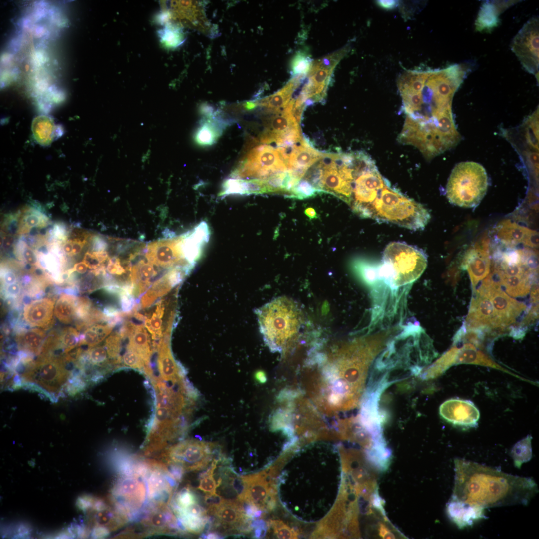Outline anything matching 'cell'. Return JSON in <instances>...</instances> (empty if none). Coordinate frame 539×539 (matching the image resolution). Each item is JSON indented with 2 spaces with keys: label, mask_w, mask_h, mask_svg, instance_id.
Returning a JSON list of instances; mask_svg holds the SVG:
<instances>
[{
  "label": "cell",
  "mask_w": 539,
  "mask_h": 539,
  "mask_svg": "<svg viewBox=\"0 0 539 539\" xmlns=\"http://www.w3.org/2000/svg\"><path fill=\"white\" fill-rule=\"evenodd\" d=\"M468 320L474 327L501 326L491 301L479 293L471 303Z\"/></svg>",
  "instance_id": "cell-21"
},
{
  "label": "cell",
  "mask_w": 539,
  "mask_h": 539,
  "mask_svg": "<svg viewBox=\"0 0 539 539\" xmlns=\"http://www.w3.org/2000/svg\"><path fill=\"white\" fill-rule=\"evenodd\" d=\"M212 443L188 440L179 443L162 454L166 464L177 465L185 472L198 471L207 467L213 456Z\"/></svg>",
  "instance_id": "cell-9"
},
{
  "label": "cell",
  "mask_w": 539,
  "mask_h": 539,
  "mask_svg": "<svg viewBox=\"0 0 539 539\" xmlns=\"http://www.w3.org/2000/svg\"><path fill=\"white\" fill-rule=\"evenodd\" d=\"M287 171L278 149L264 144L251 150L232 171L231 177L265 179L276 173Z\"/></svg>",
  "instance_id": "cell-7"
},
{
  "label": "cell",
  "mask_w": 539,
  "mask_h": 539,
  "mask_svg": "<svg viewBox=\"0 0 539 539\" xmlns=\"http://www.w3.org/2000/svg\"><path fill=\"white\" fill-rule=\"evenodd\" d=\"M20 290L21 287L17 283L7 285L6 287V292L10 296H15L18 295L20 293Z\"/></svg>",
  "instance_id": "cell-48"
},
{
  "label": "cell",
  "mask_w": 539,
  "mask_h": 539,
  "mask_svg": "<svg viewBox=\"0 0 539 539\" xmlns=\"http://www.w3.org/2000/svg\"><path fill=\"white\" fill-rule=\"evenodd\" d=\"M168 504L149 502L144 508L140 524L144 536L154 534L176 535L186 532Z\"/></svg>",
  "instance_id": "cell-12"
},
{
  "label": "cell",
  "mask_w": 539,
  "mask_h": 539,
  "mask_svg": "<svg viewBox=\"0 0 539 539\" xmlns=\"http://www.w3.org/2000/svg\"><path fill=\"white\" fill-rule=\"evenodd\" d=\"M32 128L35 139L42 145L49 144L62 134L61 127L56 124L53 119L46 115L35 118Z\"/></svg>",
  "instance_id": "cell-27"
},
{
  "label": "cell",
  "mask_w": 539,
  "mask_h": 539,
  "mask_svg": "<svg viewBox=\"0 0 539 539\" xmlns=\"http://www.w3.org/2000/svg\"><path fill=\"white\" fill-rule=\"evenodd\" d=\"M427 265L426 255L421 249L401 242L390 243L377 263L380 281L388 289L408 287L418 279Z\"/></svg>",
  "instance_id": "cell-4"
},
{
  "label": "cell",
  "mask_w": 539,
  "mask_h": 539,
  "mask_svg": "<svg viewBox=\"0 0 539 539\" xmlns=\"http://www.w3.org/2000/svg\"><path fill=\"white\" fill-rule=\"evenodd\" d=\"M293 455L278 477L282 505L295 518L318 522L330 511L337 496L332 452L305 448Z\"/></svg>",
  "instance_id": "cell-1"
},
{
  "label": "cell",
  "mask_w": 539,
  "mask_h": 539,
  "mask_svg": "<svg viewBox=\"0 0 539 539\" xmlns=\"http://www.w3.org/2000/svg\"><path fill=\"white\" fill-rule=\"evenodd\" d=\"M24 221L27 227L32 228L37 226L41 223V219L37 214H30L26 216Z\"/></svg>",
  "instance_id": "cell-46"
},
{
  "label": "cell",
  "mask_w": 539,
  "mask_h": 539,
  "mask_svg": "<svg viewBox=\"0 0 539 539\" xmlns=\"http://www.w3.org/2000/svg\"><path fill=\"white\" fill-rule=\"evenodd\" d=\"M462 363L483 365L496 368L499 367L484 355L477 351L470 344L465 345L461 349H454L453 364Z\"/></svg>",
  "instance_id": "cell-30"
},
{
  "label": "cell",
  "mask_w": 539,
  "mask_h": 539,
  "mask_svg": "<svg viewBox=\"0 0 539 539\" xmlns=\"http://www.w3.org/2000/svg\"><path fill=\"white\" fill-rule=\"evenodd\" d=\"M512 2H486L481 7L475 22L479 31H490L498 26V16Z\"/></svg>",
  "instance_id": "cell-26"
},
{
  "label": "cell",
  "mask_w": 539,
  "mask_h": 539,
  "mask_svg": "<svg viewBox=\"0 0 539 539\" xmlns=\"http://www.w3.org/2000/svg\"><path fill=\"white\" fill-rule=\"evenodd\" d=\"M80 339L79 332L73 327L65 329L60 337L61 343L66 348L67 351L74 348L80 342Z\"/></svg>",
  "instance_id": "cell-40"
},
{
  "label": "cell",
  "mask_w": 539,
  "mask_h": 539,
  "mask_svg": "<svg viewBox=\"0 0 539 539\" xmlns=\"http://www.w3.org/2000/svg\"><path fill=\"white\" fill-rule=\"evenodd\" d=\"M485 509L452 498L447 511L451 520L460 529L469 527L486 517Z\"/></svg>",
  "instance_id": "cell-19"
},
{
  "label": "cell",
  "mask_w": 539,
  "mask_h": 539,
  "mask_svg": "<svg viewBox=\"0 0 539 539\" xmlns=\"http://www.w3.org/2000/svg\"><path fill=\"white\" fill-rule=\"evenodd\" d=\"M78 313V306L75 298L71 295L62 294L54 305V314L59 321L64 324L71 323Z\"/></svg>",
  "instance_id": "cell-29"
},
{
  "label": "cell",
  "mask_w": 539,
  "mask_h": 539,
  "mask_svg": "<svg viewBox=\"0 0 539 539\" xmlns=\"http://www.w3.org/2000/svg\"><path fill=\"white\" fill-rule=\"evenodd\" d=\"M532 436L527 435L526 437L517 442L511 451V455L513 459L514 465L520 468L522 464L529 461L532 457L531 440Z\"/></svg>",
  "instance_id": "cell-33"
},
{
  "label": "cell",
  "mask_w": 539,
  "mask_h": 539,
  "mask_svg": "<svg viewBox=\"0 0 539 539\" xmlns=\"http://www.w3.org/2000/svg\"><path fill=\"white\" fill-rule=\"evenodd\" d=\"M37 230H36V228L35 227H32V229L30 231L29 234H30V235L34 236L37 233Z\"/></svg>",
  "instance_id": "cell-58"
},
{
  "label": "cell",
  "mask_w": 539,
  "mask_h": 539,
  "mask_svg": "<svg viewBox=\"0 0 539 539\" xmlns=\"http://www.w3.org/2000/svg\"><path fill=\"white\" fill-rule=\"evenodd\" d=\"M72 255L79 254L82 250L84 242L80 240L72 241Z\"/></svg>",
  "instance_id": "cell-53"
},
{
  "label": "cell",
  "mask_w": 539,
  "mask_h": 539,
  "mask_svg": "<svg viewBox=\"0 0 539 539\" xmlns=\"http://www.w3.org/2000/svg\"><path fill=\"white\" fill-rule=\"evenodd\" d=\"M305 76H295L275 94L257 101V105L264 108L266 113L280 112L291 100L293 93L300 85Z\"/></svg>",
  "instance_id": "cell-22"
},
{
  "label": "cell",
  "mask_w": 539,
  "mask_h": 539,
  "mask_svg": "<svg viewBox=\"0 0 539 539\" xmlns=\"http://www.w3.org/2000/svg\"><path fill=\"white\" fill-rule=\"evenodd\" d=\"M45 337L43 331L37 328H31L22 335V343L30 351L37 352L42 347Z\"/></svg>",
  "instance_id": "cell-35"
},
{
  "label": "cell",
  "mask_w": 539,
  "mask_h": 539,
  "mask_svg": "<svg viewBox=\"0 0 539 539\" xmlns=\"http://www.w3.org/2000/svg\"><path fill=\"white\" fill-rule=\"evenodd\" d=\"M3 280L7 285L16 282L17 278L15 274L12 271H8L5 273Z\"/></svg>",
  "instance_id": "cell-51"
},
{
  "label": "cell",
  "mask_w": 539,
  "mask_h": 539,
  "mask_svg": "<svg viewBox=\"0 0 539 539\" xmlns=\"http://www.w3.org/2000/svg\"><path fill=\"white\" fill-rule=\"evenodd\" d=\"M164 307L159 303L150 319L145 320V326L152 335L153 339L159 338L161 336L162 317L164 313Z\"/></svg>",
  "instance_id": "cell-37"
},
{
  "label": "cell",
  "mask_w": 539,
  "mask_h": 539,
  "mask_svg": "<svg viewBox=\"0 0 539 539\" xmlns=\"http://www.w3.org/2000/svg\"><path fill=\"white\" fill-rule=\"evenodd\" d=\"M123 337L118 333H115L110 336L106 341V349L109 357L119 359V354L121 349V340Z\"/></svg>",
  "instance_id": "cell-41"
},
{
  "label": "cell",
  "mask_w": 539,
  "mask_h": 539,
  "mask_svg": "<svg viewBox=\"0 0 539 539\" xmlns=\"http://www.w3.org/2000/svg\"><path fill=\"white\" fill-rule=\"evenodd\" d=\"M223 500L221 496L215 494H207L205 497V502L208 506L217 505Z\"/></svg>",
  "instance_id": "cell-47"
},
{
  "label": "cell",
  "mask_w": 539,
  "mask_h": 539,
  "mask_svg": "<svg viewBox=\"0 0 539 539\" xmlns=\"http://www.w3.org/2000/svg\"><path fill=\"white\" fill-rule=\"evenodd\" d=\"M284 161L288 171L295 178L301 179L307 170L320 159L318 152L303 138L289 146L277 147Z\"/></svg>",
  "instance_id": "cell-15"
},
{
  "label": "cell",
  "mask_w": 539,
  "mask_h": 539,
  "mask_svg": "<svg viewBox=\"0 0 539 539\" xmlns=\"http://www.w3.org/2000/svg\"><path fill=\"white\" fill-rule=\"evenodd\" d=\"M112 490L115 505L134 519L146 506L147 488L144 478L136 475H120Z\"/></svg>",
  "instance_id": "cell-10"
},
{
  "label": "cell",
  "mask_w": 539,
  "mask_h": 539,
  "mask_svg": "<svg viewBox=\"0 0 539 539\" xmlns=\"http://www.w3.org/2000/svg\"><path fill=\"white\" fill-rule=\"evenodd\" d=\"M478 293L490 300L501 326L514 321L525 307L506 295L496 284L489 281L483 284Z\"/></svg>",
  "instance_id": "cell-17"
},
{
  "label": "cell",
  "mask_w": 539,
  "mask_h": 539,
  "mask_svg": "<svg viewBox=\"0 0 539 539\" xmlns=\"http://www.w3.org/2000/svg\"><path fill=\"white\" fill-rule=\"evenodd\" d=\"M119 295L122 311L125 313L130 312L136 303L134 295L122 291L120 292Z\"/></svg>",
  "instance_id": "cell-44"
},
{
  "label": "cell",
  "mask_w": 539,
  "mask_h": 539,
  "mask_svg": "<svg viewBox=\"0 0 539 539\" xmlns=\"http://www.w3.org/2000/svg\"><path fill=\"white\" fill-rule=\"evenodd\" d=\"M90 361L94 364H100L107 359V350L103 347H96L91 349L88 352Z\"/></svg>",
  "instance_id": "cell-43"
},
{
  "label": "cell",
  "mask_w": 539,
  "mask_h": 539,
  "mask_svg": "<svg viewBox=\"0 0 539 539\" xmlns=\"http://www.w3.org/2000/svg\"><path fill=\"white\" fill-rule=\"evenodd\" d=\"M226 123L215 115L205 117L200 123L195 135L196 142L201 146L213 144L222 134Z\"/></svg>",
  "instance_id": "cell-25"
},
{
  "label": "cell",
  "mask_w": 539,
  "mask_h": 539,
  "mask_svg": "<svg viewBox=\"0 0 539 539\" xmlns=\"http://www.w3.org/2000/svg\"><path fill=\"white\" fill-rule=\"evenodd\" d=\"M121 331L124 336L129 338L128 346L138 353L145 365L148 367L151 352L149 337L144 326L128 322Z\"/></svg>",
  "instance_id": "cell-23"
},
{
  "label": "cell",
  "mask_w": 539,
  "mask_h": 539,
  "mask_svg": "<svg viewBox=\"0 0 539 539\" xmlns=\"http://www.w3.org/2000/svg\"><path fill=\"white\" fill-rule=\"evenodd\" d=\"M260 332L272 351H281L299 333L303 324L300 308L285 297L275 298L256 310Z\"/></svg>",
  "instance_id": "cell-5"
},
{
  "label": "cell",
  "mask_w": 539,
  "mask_h": 539,
  "mask_svg": "<svg viewBox=\"0 0 539 539\" xmlns=\"http://www.w3.org/2000/svg\"><path fill=\"white\" fill-rule=\"evenodd\" d=\"M311 60L307 54L299 51L296 53L291 61V70L294 75H305L308 73L311 65Z\"/></svg>",
  "instance_id": "cell-38"
},
{
  "label": "cell",
  "mask_w": 539,
  "mask_h": 539,
  "mask_svg": "<svg viewBox=\"0 0 539 539\" xmlns=\"http://www.w3.org/2000/svg\"><path fill=\"white\" fill-rule=\"evenodd\" d=\"M304 214L309 218V219H316L318 217L315 210L312 207H307L304 210Z\"/></svg>",
  "instance_id": "cell-54"
},
{
  "label": "cell",
  "mask_w": 539,
  "mask_h": 539,
  "mask_svg": "<svg viewBox=\"0 0 539 539\" xmlns=\"http://www.w3.org/2000/svg\"><path fill=\"white\" fill-rule=\"evenodd\" d=\"M218 463V460L214 459L211 466L205 472L200 475V481L198 488L207 494H215L216 490L221 482L222 479L219 478L217 482L214 478V472Z\"/></svg>",
  "instance_id": "cell-34"
},
{
  "label": "cell",
  "mask_w": 539,
  "mask_h": 539,
  "mask_svg": "<svg viewBox=\"0 0 539 539\" xmlns=\"http://www.w3.org/2000/svg\"><path fill=\"white\" fill-rule=\"evenodd\" d=\"M7 229L11 234H16L18 230V220L16 218H13L10 220L8 224Z\"/></svg>",
  "instance_id": "cell-52"
},
{
  "label": "cell",
  "mask_w": 539,
  "mask_h": 539,
  "mask_svg": "<svg viewBox=\"0 0 539 539\" xmlns=\"http://www.w3.org/2000/svg\"><path fill=\"white\" fill-rule=\"evenodd\" d=\"M113 326L110 324H96L88 328L79 342L80 345L93 347L104 340L111 332Z\"/></svg>",
  "instance_id": "cell-32"
},
{
  "label": "cell",
  "mask_w": 539,
  "mask_h": 539,
  "mask_svg": "<svg viewBox=\"0 0 539 539\" xmlns=\"http://www.w3.org/2000/svg\"><path fill=\"white\" fill-rule=\"evenodd\" d=\"M88 269V267L87 265L83 261H82L75 264L72 270L80 274H84L87 272Z\"/></svg>",
  "instance_id": "cell-50"
},
{
  "label": "cell",
  "mask_w": 539,
  "mask_h": 539,
  "mask_svg": "<svg viewBox=\"0 0 539 539\" xmlns=\"http://www.w3.org/2000/svg\"><path fill=\"white\" fill-rule=\"evenodd\" d=\"M169 334H166L158 346V359L160 374L166 381H179L183 379L184 371L175 361L168 343Z\"/></svg>",
  "instance_id": "cell-24"
},
{
  "label": "cell",
  "mask_w": 539,
  "mask_h": 539,
  "mask_svg": "<svg viewBox=\"0 0 539 539\" xmlns=\"http://www.w3.org/2000/svg\"><path fill=\"white\" fill-rule=\"evenodd\" d=\"M488 178L485 168L472 161L457 164L449 176L446 189L449 201L456 206L472 208L485 196Z\"/></svg>",
  "instance_id": "cell-6"
},
{
  "label": "cell",
  "mask_w": 539,
  "mask_h": 539,
  "mask_svg": "<svg viewBox=\"0 0 539 539\" xmlns=\"http://www.w3.org/2000/svg\"><path fill=\"white\" fill-rule=\"evenodd\" d=\"M539 19L528 21L514 38L513 52L526 71L537 74L539 71Z\"/></svg>",
  "instance_id": "cell-11"
},
{
  "label": "cell",
  "mask_w": 539,
  "mask_h": 539,
  "mask_svg": "<svg viewBox=\"0 0 539 539\" xmlns=\"http://www.w3.org/2000/svg\"><path fill=\"white\" fill-rule=\"evenodd\" d=\"M122 360L125 365L133 368L141 369L145 364L138 353L129 346L123 355Z\"/></svg>",
  "instance_id": "cell-42"
},
{
  "label": "cell",
  "mask_w": 539,
  "mask_h": 539,
  "mask_svg": "<svg viewBox=\"0 0 539 539\" xmlns=\"http://www.w3.org/2000/svg\"><path fill=\"white\" fill-rule=\"evenodd\" d=\"M22 256L26 262L30 266L37 265L38 258L35 253L30 248H26L24 249Z\"/></svg>",
  "instance_id": "cell-45"
},
{
  "label": "cell",
  "mask_w": 539,
  "mask_h": 539,
  "mask_svg": "<svg viewBox=\"0 0 539 539\" xmlns=\"http://www.w3.org/2000/svg\"><path fill=\"white\" fill-rule=\"evenodd\" d=\"M37 368L36 379L38 383L49 389L50 385L62 383L67 376L61 363L55 359L45 360Z\"/></svg>",
  "instance_id": "cell-28"
},
{
  "label": "cell",
  "mask_w": 539,
  "mask_h": 539,
  "mask_svg": "<svg viewBox=\"0 0 539 539\" xmlns=\"http://www.w3.org/2000/svg\"><path fill=\"white\" fill-rule=\"evenodd\" d=\"M468 270L474 286L489 272V261L486 255L472 253L467 259Z\"/></svg>",
  "instance_id": "cell-31"
},
{
  "label": "cell",
  "mask_w": 539,
  "mask_h": 539,
  "mask_svg": "<svg viewBox=\"0 0 539 539\" xmlns=\"http://www.w3.org/2000/svg\"><path fill=\"white\" fill-rule=\"evenodd\" d=\"M245 489L242 497L238 499L253 504L262 510L272 509L275 504L276 488L263 471L258 473L241 477Z\"/></svg>",
  "instance_id": "cell-14"
},
{
  "label": "cell",
  "mask_w": 539,
  "mask_h": 539,
  "mask_svg": "<svg viewBox=\"0 0 539 539\" xmlns=\"http://www.w3.org/2000/svg\"><path fill=\"white\" fill-rule=\"evenodd\" d=\"M63 250L65 253L72 255V243L71 241L66 242L63 246Z\"/></svg>",
  "instance_id": "cell-55"
},
{
  "label": "cell",
  "mask_w": 539,
  "mask_h": 539,
  "mask_svg": "<svg viewBox=\"0 0 539 539\" xmlns=\"http://www.w3.org/2000/svg\"><path fill=\"white\" fill-rule=\"evenodd\" d=\"M207 514L215 518L216 525H222L225 529H236L241 533H248L252 529L251 518L244 513L242 503L236 500L223 499L219 504L209 506Z\"/></svg>",
  "instance_id": "cell-16"
},
{
  "label": "cell",
  "mask_w": 539,
  "mask_h": 539,
  "mask_svg": "<svg viewBox=\"0 0 539 539\" xmlns=\"http://www.w3.org/2000/svg\"><path fill=\"white\" fill-rule=\"evenodd\" d=\"M54 305V301L48 298L32 301L24 308L23 319L31 327H45L52 320Z\"/></svg>",
  "instance_id": "cell-20"
},
{
  "label": "cell",
  "mask_w": 539,
  "mask_h": 539,
  "mask_svg": "<svg viewBox=\"0 0 539 539\" xmlns=\"http://www.w3.org/2000/svg\"><path fill=\"white\" fill-rule=\"evenodd\" d=\"M319 192L313 187L307 180L301 179L293 188L288 198L298 199H304L314 197Z\"/></svg>",
  "instance_id": "cell-36"
},
{
  "label": "cell",
  "mask_w": 539,
  "mask_h": 539,
  "mask_svg": "<svg viewBox=\"0 0 539 539\" xmlns=\"http://www.w3.org/2000/svg\"><path fill=\"white\" fill-rule=\"evenodd\" d=\"M455 463L452 498L482 507L527 505L538 488L531 478L507 474L463 459Z\"/></svg>",
  "instance_id": "cell-3"
},
{
  "label": "cell",
  "mask_w": 539,
  "mask_h": 539,
  "mask_svg": "<svg viewBox=\"0 0 539 539\" xmlns=\"http://www.w3.org/2000/svg\"><path fill=\"white\" fill-rule=\"evenodd\" d=\"M203 537H206L205 538H206V539H219L221 537L219 535H218L217 533H213H213H209L206 535H203Z\"/></svg>",
  "instance_id": "cell-57"
},
{
  "label": "cell",
  "mask_w": 539,
  "mask_h": 539,
  "mask_svg": "<svg viewBox=\"0 0 539 539\" xmlns=\"http://www.w3.org/2000/svg\"><path fill=\"white\" fill-rule=\"evenodd\" d=\"M377 3L381 7L389 9L394 8L398 4L395 0H378Z\"/></svg>",
  "instance_id": "cell-49"
},
{
  "label": "cell",
  "mask_w": 539,
  "mask_h": 539,
  "mask_svg": "<svg viewBox=\"0 0 539 539\" xmlns=\"http://www.w3.org/2000/svg\"><path fill=\"white\" fill-rule=\"evenodd\" d=\"M148 461L149 468L145 480L149 502H164L170 504L178 482L170 474L163 462Z\"/></svg>",
  "instance_id": "cell-13"
},
{
  "label": "cell",
  "mask_w": 539,
  "mask_h": 539,
  "mask_svg": "<svg viewBox=\"0 0 539 539\" xmlns=\"http://www.w3.org/2000/svg\"><path fill=\"white\" fill-rule=\"evenodd\" d=\"M353 180L349 205L362 218L405 227L415 216V201L392 187L375 161L363 151L353 152Z\"/></svg>",
  "instance_id": "cell-2"
},
{
  "label": "cell",
  "mask_w": 539,
  "mask_h": 539,
  "mask_svg": "<svg viewBox=\"0 0 539 539\" xmlns=\"http://www.w3.org/2000/svg\"><path fill=\"white\" fill-rule=\"evenodd\" d=\"M14 242V238L12 236H7L4 239L3 242V246L5 248L10 247Z\"/></svg>",
  "instance_id": "cell-56"
},
{
  "label": "cell",
  "mask_w": 539,
  "mask_h": 539,
  "mask_svg": "<svg viewBox=\"0 0 539 539\" xmlns=\"http://www.w3.org/2000/svg\"><path fill=\"white\" fill-rule=\"evenodd\" d=\"M295 99H292L279 113L265 120V129L260 135L262 143H275L278 147L289 146L299 142L303 137L299 122L294 116L292 109Z\"/></svg>",
  "instance_id": "cell-8"
},
{
  "label": "cell",
  "mask_w": 539,
  "mask_h": 539,
  "mask_svg": "<svg viewBox=\"0 0 539 539\" xmlns=\"http://www.w3.org/2000/svg\"><path fill=\"white\" fill-rule=\"evenodd\" d=\"M196 503H198V498L195 493L187 486L176 494L170 504L171 506L183 508Z\"/></svg>",
  "instance_id": "cell-39"
},
{
  "label": "cell",
  "mask_w": 539,
  "mask_h": 539,
  "mask_svg": "<svg viewBox=\"0 0 539 539\" xmlns=\"http://www.w3.org/2000/svg\"><path fill=\"white\" fill-rule=\"evenodd\" d=\"M440 416L447 422L458 426L476 427L480 412L470 400L454 398L444 402L440 406Z\"/></svg>",
  "instance_id": "cell-18"
}]
</instances>
